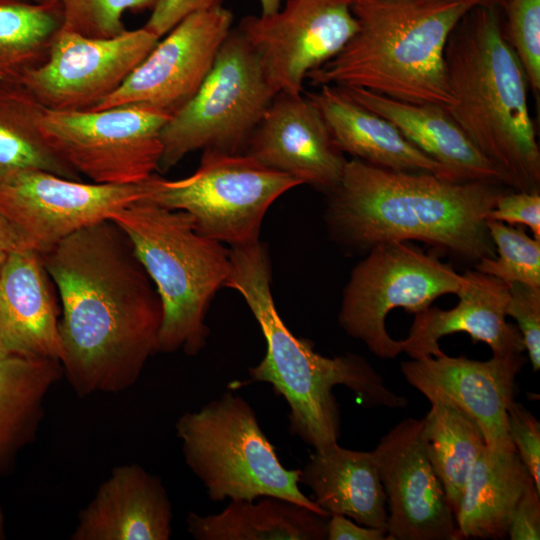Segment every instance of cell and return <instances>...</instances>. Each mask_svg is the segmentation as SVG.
I'll use <instances>...</instances> for the list:
<instances>
[{
    "label": "cell",
    "mask_w": 540,
    "mask_h": 540,
    "mask_svg": "<svg viewBox=\"0 0 540 540\" xmlns=\"http://www.w3.org/2000/svg\"><path fill=\"white\" fill-rule=\"evenodd\" d=\"M63 30L89 38H111L124 32L123 14L153 8L157 0H58Z\"/></svg>",
    "instance_id": "obj_32"
},
{
    "label": "cell",
    "mask_w": 540,
    "mask_h": 540,
    "mask_svg": "<svg viewBox=\"0 0 540 540\" xmlns=\"http://www.w3.org/2000/svg\"><path fill=\"white\" fill-rule=\"evenodd\" d=\"M507 423L510 440L540 492V423L515 400L508 407Z\"/></svg>",
    "instance_id": "obj_35"
},
{
    "label": "cell",
    "mask_w": 540,
    "mask_h": 540,
    "mask_svg": "<svg viewBox=\"0 0 540 540\" xmlns=\"http://www.w3.org/2000/svg\"><path fill=\"white\" fill-rule=\"evenodd\" d=\"M422 421L429 460L455 515L467 475L486 447L483 434L468 416L447 403H431Z\"/></svg>",
    "instance_id": "obj_30"
},
{
    "label": "cell",
    "mask_w": 540,
    "mask_h": 540,
    "mask_svg": "<svg viewBox=\"0 0 540 540\" xmlns=\"http://www.w3.org/2000/svg\"><path fill=\"white\" fill-rule=\"evenodd\" d=\"M486 219L525 225L531 229L534 238L540 239V194L505 190Z\"/></svg>",
    "instance_id": "obj_36"
},
{
    "label": "cell",
    "mask_w": 540,
    "mask_h": 540,
    "mask_svg": "<svg viewBox=\"0 0 540 540\" xmlns=\"http://www.w3.org/2000/svg\"><path fill=\"white\" fill-rule=\"evenodd\" d=\"M275 95L257 53L231 29L198 91L162 128L158 171L196 150L245 153Z\"/></svg>",
    "instance_id": "obj_8"
},
{
    "label": "cell",
    "mask_w": 540,
    "mask_h": 540,
    "mask_svg": "<svg viewBox=\"0 0 540 540\" xmlns=\"http://www.w3.org/2000/svg\"><path fill=\"white\" fill-rule=\"evenodd\" d=\"M500 11L473 7L451 32L444 56L455 103L447 111L506 186L539 192L540 150L528 84L504 35Z\"/></svg>",
    "instance_id": "obj_4"
},
{
    "label": "cell",
    "mask_w": 540,
    "mask_h": 540,
    "mask_svg": "<svg viewBox=\"0 0 540 540\" xmlns=\"http://www.w3.org/2000/svg\"><path fill=\"white\" fill-rule=\"evenodd\" d=\"M173 511L161 479L138 464L114 467L80 511L72 540H168Z\"/></svg>",
    "instance_id": "obj_20"
},
{
    "label": "cell",
    "mask_w": 540,
    "mask_h": 540,
    "mask_svg": "<svg viewBox=\"0 0 540 540\" xmlns=\"http://www.w3.org/2000/svg\"><path fill=\"white\" fill-rule=\"evenodd\" d=\"M62 376L57 360L0 354V474L35 439L45 399Z\"/></svg>",
    "instance_id": "obj_27"
},
{
    "label": "cell",
    "mask_w": 540,
    "mask_h": 540,
    "mask_svg": "<svg viewBox=\"0 0 540 540\" xmlns=\"http://www.w3.org/2000/svg\"><path fill=\"white\" fill-rule=\"evenodd\" d=\"M245 153L301 184L330 192L347 159L315 104L305 95H275L253 131Z\"/></svg>",
    "instance_id": "obj_18"
},
{
    "label": "cell",
    "mask_w": 540,
    "mask_h": 540,
    "mask_svg": "<svg viewBox=\"0 0 540 540\" xmlns=\"http://www.w3.org/2000/svg\"><path fill=\"white\" fill-rule=\"evenodd\" d=\"M170 115L137 106L44 110L40 130L52 150L94 183L136 184L158 171L160 132Z\"/></svg>",
    "instance_id": "obj_11"
},
{
    "label": "cell",
    "mask_w": 540,
    "mask_h": 540,
    "mask_svg": "<svg viewBox=\"0 0 540 540\" xmlns=\"http://www.w3.org/2000/svg\"><path fill=\"white\" fill-rule=\"evenodd\" d=\"M386 495L387 540H461L429 460L422 419L406 418L372 450Z\"/></svg>",
    "instance_id": "obj_16"
},
{
    "label": "cell",
    "mask_w": 540,
    "mask_h": 540,
    "mask_svg": "<svg viewBox=\"0 0 540 540\" xmlns=\"http://www.w3.org/2000/svg\"><path fill=\"white\" fill-rule=\"evenodd\" d=\"M224 0H157L143 26L161 38L188 15L204 9L222 6Z\"/></svg>",
    "instance_id": "obj_37"
},
{
    "label": "cell",
    "mask_w": 540,
    "mask_h": 540,
    "mask_svg": "<svg viewBox=\"0 0 540 540\" xmlns=\"http://www.w3.org/2000/svg\"><path fill=\"white\" fill-rule=\"evenodd\" d=\"M44 110L22 83L0 84V184L30 170L80 180L45 141L40 130Z\"/></svg>",
    "instance_id": "obj_28"
},
{
    "label": "cell",
    "mask_w": 540,
    "mask_h": 540,
    "mask_svg": "<svg viewBox=\"0 0 540 540\" xmlns=\"http://www.w3.org/2000/svg\"><path fill=\"white\" fill-rule=\"evenodd\" d=\"M352 269L338 313L340 327L380 359L403 352L401 340L386 330L388 313H419L446 294H456L463 275L408 241L381 243Z\"/></svg>",
    "instance_id": "obj_10"
},
{
    "label": "cell",
    "mask_w": 540,
    "mask_h": 540,
    "mask_svg": "<svg viewBox=\"0 0 540 540\" xmlns=\"http://www.w3.org/2000/svg\"><path fill=\"white\" fill-rule=\"evenodd\" d=\"M507 536L511 540L540 539V492L533 479L526 486L515 508Z\"/></svg>",
    "instance_id": "obj_38"
},
{
    "label": "cell",
    "mask_w": 540,
    "mask_h": 540,
    "mask_svg": "<svg viewBox=\"0 0 540 540\" xmlns=\"http://www.w3.org/2000/svg\"><path fill=\"white\" fill-rule=\"evenodd\" d=\"M62 23L59 1L0 0V84L21 83L40 66Z\"/></svg>",
    "instance_id": "obj_29"
},
{
    "label": "cell",
    "mask_w": 540,
    "mask_h": 540,
    "mask_svg": "<svg viewBox=\"0 0 540 540\" xmlns=\"http://www.w3.org/2000/svg\"><path fill=\"white\" fill-rule=\"evenodd\" d=\"M313 510L278 497L233 500L217 514L189 512L187 530L197 540H323L327 520Z\"/></svg>",
    "instance_id": "obj_26"
},
{
    "label": "cell",
    "mask_w": 540,
    "mask_h": 540,
    "mask_svg": "<svg viewBox=\"0 0 540 540\" xmlns=\"http://www.w3.org/2000/svg\"><path fill=\"white\" fill-rule=\"evenodd\" d=\"M526 360L523 353L493 355L485 361L443 353L404 361L400 370L430 403L450 404L468 416L481 430L488 449L511 451L515 448L508 434L507 411Z\"/></svg>",
    "instance_id": "obj_17"
},
{
    "label": "cell",
    "mask_w": 540,
    "mask_h": 540,
    "mask_svg": "<svg viewBox=\"0 0 540 540\" xmlns=\"http://www.w3.org/2000/svg\"><path fill=\"white\" fill-rule=\"evenodd\" d=\"M473 6L462 0H354V36L312 70L314 86L358 87L389 98L449 109L448 38Z\"/></svg>",
    "instance_id": "obj_5"
},
{
    "label": "cell",
    "mask_w": 540,
    "mask_h": 540,
    "mask_svg": "<svg viewBox=\"0 0 540 540\" xmlns=\"http://www.w3.org/2000/svg\"><path fill=\"white\" fill-rule=\"evenodd\" d=\"M6 536L5 534V520H4V514L0 505V540L4 539Z\"/></svg>",
    "instance_id": "obj_43"
},
{
    "label": "cell",
    "mask_w": 540,
    "mask_h": 540,
    "mask_svg": "<svg viewBox=\"0 0 540 540\" xmlns=\"http://www.w3.org/2000/svg\"><path fill=\"white\" fill-rule=\"evenodd\" d=\"M285 0H259L261 15H271L277 12Z\"/></svg>",
    "instance_id": "obj_41"
},
{
    "label": "cell",
    "mask_w": 540,
    "mask_h": 540,
    "mask_svg": "<svg viewBox=\"0 0 540 540\" xmlns=\"http://www.w3.org/2000/svg\"><path fill=\"white\" fill-rule=\"evenodd\" d=\"M271 15H249L237 27L257 53L276 94L303 93L310 71L348 43L358 29L354 0H285Z\"/></svg>",
    "instance_id": "obj_12"
},
{
    "label": "cell",
    "mask_w": 540,
    "mask_h": 540,
    "mask_svg": "<svg viewBox=\"0 0 540 540\" xmlns=\"http://www.w3.org/2000/svg\"><path fill=\"white\" fill-rule=\"evenodd\" d=\"M40 253L7 252L0 269V354L60 362L59 316Z\"/></svg>",
    "instance_id": "obj_21"
},
{
    "label": "cell",
    "mask_w": 540,
    "mask_h": 540,
    "mask_svg": "<svg viewBox=\"0 0 540 540\" xmlns=\"http://www.w3.org/2000/svg\"><path fill=\"white\" fill-rule=\"evenodd\" d=\"M348 97L387 119L418 149L447 168L457 181L504 184L500 171L476 148L447 109L338 86Z\"/></svg>",
    "instance_id": "obj_23"
},
{
    "label": "cell",
    "mask_w": 540,
    "mask_h": 540,
    "mask_svg": "<svg viewBox=\"0 0 540 540\" xmlns=\"http://www.w3.org/2000/svg\"><path fill=\"white\" fill-rule=\"evenodd\" d=\"M35 3H51V2H57L58 0H33Z\"/></svg>",
    "instance_id": "obj_45"
},
{
    "label": "cell",
    "mask_w": 540,
    "mask_h": 540,
    "mask_svg": "<svg viewBox=\"0 0 540 540\" xmlns=\"http://www.w3.org/2000/svg\"><path fill=\"white\" fill-rule=\"evenodd\" d=\"M299 484L310 488L312 500L328 516L344 515L387 531L386 495L372 451L350 450L338 443L314 450L299 469Z\"/></svg>",
    "instance_id": "obj_24"
},
{
    "label": "cell",
    "mask_w": 540,
    "mask_h": 540,
    "mask_svg": "<svg viewBox=\"0 0 540 540\" xmlns=\"http://www.w3.org/2000/svg\"><path fill=\"white\" fill-rule=\"evenodd\" d=\"M128 236L162 303L158 352L198 354L206 314L230 273V249L199 233L190 214L138 200L111 218Z\"/></svg>",
    "instance_id": "obj_6"
},
{
    "label": "cell",
    "mask_w": 540,
    "mask_h": 540,
    "mask_svg": "<svg viewBox=\"0 0 540 540\" xmlns=\"http://www.w3.org/2000/svg\"><path fill=\"white\" fill-rule=\"evenodd\" d=\"M230 273L224 287L237 291L258 322L266 341L263 359L249 379L232 384H270L289 407L290 432L320 450L338 443L340 409L333 393L342 385L368 407L405 408L406 397L390 390L383 377L354 353L327 357L311 341L296 337L281 319L271 292L267 248L260 242L230 248Z\"/></svg>",
    "instance_id": "obj_3"
},
{
    "label": "cell",
    "mask_w": 540,
    "mask_h": 540,
    "mask_svg": "<svg viewBox=\"0 0 540 540\" xmlns=\"http://www.w3.org/2000/svg\"><path fill=\"white\" fill-rule=\"evenodd\" d=\"M184 460L212 501L278 497L329 517L301 490L299 469L283 466L241 396L226 391L175 424Z\"/></svg>",
    "instance_id": "obj_7"
},
{
    "label": "cell",
    "mask_w": 540,
    "mask_h": 540,
    "mask_svg": "<svg viewBox=\"0 0 540 540\" xmlns=\"http://www.w3.org/2000/svg\"><path fill=\"white\" fill-rule=\"evenodd\" d=\"M159 40L145 27L111 38L61 29L46 60L21 83L46 109L89 111L123 84Z\"/></svg>",
    "instance_id": "obj_13"
},
{
    "label": "cell",
    "mask_w": 540,
    "mask_h": 540,
    "mask_svg": "<svg viewBox=\"0 0 540 540\" xmlns=\"http://www.w3.org/2000/svg\"><path fill=\"white\" fill-rule=\"evenodd\" d=\"M320 111L339 149L368 164L407 172H426L457 181L444 166L410 142L387 119L348 97L338 86L306 92Z\"/></svg>",
    "instance_id": "obj_22"
},
{
    "label": "cell",
    "mask_w": 540,
    "mask_h": 540,
    "mask_svg": "<svg viewBox=\"0 0 540 540\" xmlns=\"http://www.w3.org/2000/svg\"><path fill=\"white\" fill-rule=\"evenodd\" d=\"M30 248L24 237L0 209V250L11 252Z\"/></svg>",
    "instance_id": "obj_40"
},
{
    "label": "cell",
    "mask_w": 540,
    "mask_h": 540,
    "mask_svg": "<svg viewBox=\"0 0 540 540\" xmlns=\"http://www.w3.org/2000/svg\"><path fill=\"white\" fill-rule=\"evenodd\" d=\"M532 477L516 450L487 447L472 465L455 520L464 538L504 539Z\"/></svg>",
    "instance_id": "obj_25"
},
{
    "label": "cell",
    "mask_w": 540,
    "mask_h": 540,
    "mask_svg": "<svg viewBox=\"0 0 540 540\" xmlns=\"http://www.w3.org/2000/svg\"><path fill=\"white\" fill-rule=\"evenodd\" d=\"M469 4H471L473 7L482 6V7H495L499 8L501 10L504 9L507 0H462Z\"/></svg>",
    "instance_id": "obj_42"
},
{
    "label": "cell",
    "mask_w": 540,
    "mask_h": 540,
    "mask_svg": "<svg viewBox=\"0 0 540 540\" xmlns=\"http://www.w3.org/2000/svg\"><path fill=\"white\" fill-rule=\"evenodd\" d=\"M144 196V181L100 184L30 170L0 184V209L29 247L43 254Z\"/></svg>",
    "instance_id": "obj_14"
},
{
    "label": "cell",
    "mask_w": 540,
    "mask_h": 540,
    "mask_svg": "<svg viewBox=\"0 0 540 540\" xmlns=\"http://www.w3.org/2000/svg\"><path fill=\"white\" fill-rule=\"evenodd\" d=\"M462 275L458 304L448 310L430 306L416 313L407 338L401 340L403 352L411 359L440 356V339L464 332L474 342L488 345L493 355L523 353L520 331L506 321L509 285L476 270Z\"/></svg>",
    "instance_id": "obj_19"
},
{
    "label": "cell",
    "mask_w": 540,
    "mask_h": 540,
    "mask_svg": "<svg viewBox=\"0 0 540 540\" xmlns=\"http://www.w3.org/2000/svg\"><path fill=\"white\" fill-rule=\"evenodd\" d=\"M506 315L517 323L533 371L540 369V287L509 285Z\"/></svg>",
    "instance_id": "obj_34"
},
{
    "label": "cell",
    "mask_w": 540,
    "mask_h": 540,
    "mask_svg": "<svg viewBox=\"0 0 540 540\" xmlns=\"http://www.w3.org/2000/svg\"><path fill=\"white\" fill-rule=\"evenodd\" d=\"M486 227L497 256L481 258L475 270L506 284L540 287V239L531 238L523 228L486 219Z\"/></svg>",
    "instance_id": "obj_31"
},
{
    "label": "cell",
    "mask_w": 540,
    "mask_h": 540,
    "mask_svg": "<svg viewBox=\"0 0 540 540\" xmlns=\"http://www.w3.org/2000/svg\"><path fill=\"white\" fill-rule=\"evenodd\" d=\"M504 35L535 98L540 94V0H507Z\"/></svg>",
    "instance_id": "obj_33"
},
{
    "label": "cell",
    "mask_w": 540,
    "mask_h": 540,
    "mask_svg": "<svg viewBox=\"0 0 540 540\" xmlns=\"http://www.w3.org/2000/svg\"><path fill=\"white\" fill-rule=\"evenodd\" d=\"M232 23V12L223 6L188 15L92 110L137 106L173 116L200 88Z\"/></svg>",
    "instance_id": "obj_15"
},
{
    "label": "cell",
    "mask_w": 540,
    "mask_h": 540,
    "mask_svg": "<svg viewBox=\"0 0 540 540\" xmlns=\"http://www.w3.org/2000/svg\"><path fill=\"white\" fill-rule=\"evenodd\" d=\"M301 185L246 153L203 151L198 168L177 180H144L145 200L190 214L197 231L230 247L259 241L264 216L285 192Z\"/></svg>",
    "instance_id": "obj_9"
},
{
    "label": "cell",
    "mask_w": 540,
    "mask_h": 540,
    "mask_svg": "<svg viewBox=\"0 0 540 540\" xmlns=\"http://www.w3.org/2000/svg\"><path fill=\"white\" fill-rule=\"evenodd\" d=\"M6 254H7V252H4V251L0 250V269H1V266H2V264H3V262H4L5 258H6Z\"/></svg>",
    "instance_id": "obj_44"
},
{
    "label": "cell",
    "mask_w": 540,
    "mask_h": 540,
    "mask_svg": "<svg viewBox=\"0 0 540 540\" xmlns=\"http://www.w3.org/2000/svg\"><path fill=\"white\" fill-rule=\"evenodd\" d=\"M327 520L328 540H387V531L355 524L344 515L333 514Z\"/></svg>",
    "instance_id": "obj_39"
},
{
    "label": "cell",
    "mask_w": 540,
    "mask_h": 540,
    "mask_svg": "<svg viewBox=\"0 0 540 540\" xmlns=\"http://www.w3.org/2000/svg\"><path fill=\"white\" fill-rule=\"evenodd\" d=\"M503 186L391 170L352 158L327 193L325 222L330 237L347 249L369 251L381 243L416 240L477 262L496 255L486 216Z\"/></svg>",
    "instance_id": "obj_2"
},
{
    "label": "cell",
    "mask_w": 540,
    "mask_h": 540,
    "mask_svg": "<svg viewBox=\"0 0 540 540\" xmlns=\"http://www.w3.org/2000/svg\"><path fill=\"white\" fill-rule=\"evenodd\" d=\"M40 255L61 299L60 364L74 392L132 387L158 352L163 309L128 236L105 220Z\"/></svg>",
    "instance_id": "obj_1"
}]
</instances>
